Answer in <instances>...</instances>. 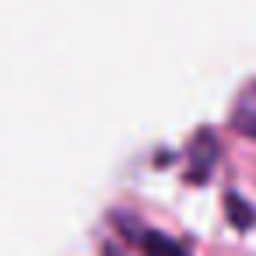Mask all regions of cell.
I'll return each mask as SVG.
<instances>
[{"instance_id": "1", "label": "cell", "mask_w": 256, "mask_h": 256, "mask_svg": "<svg viewBox=\"0 0 256 256\" xmlns=\"http://www.w3.org/2000/svg\"><path fill=\"white\" fill-rule=\"evenodd\" d=\"M232 126L238 134H246V137L256 140V81L238 92V98L232 106Z\"/></svg>"}, {"instance_id": "2", "label": "cell", "mask_w": 256, "mask_h": 256, "mask_svg": "<svg viewBox=\"0 0 256 256\" xmlns=\"http://www.w3.org/2000/svg\"><path fill=\"white\" fill-rule=\"evenodd\" d=\"M140 252L144 256H186V249L176 238L158 235V232H140Z\"/></svg>"}]
</instances>
